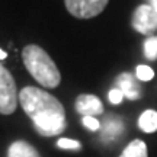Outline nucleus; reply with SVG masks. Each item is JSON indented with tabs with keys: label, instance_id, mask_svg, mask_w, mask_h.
<instances>
[{
	"label": "nucleus",
	"instance_id": "obj_19",
	"mask_svg": "<svg viewBox=\"0 0 157 157\" xmlns=\"http://www.w3.org/2000/svg\"><path fill=\"white\" fill-rule=\"evenodd\" d=\"M150 2V5H154V3H157V0H148Z\"/></svg>",
	"mask_w": 157,
	"mask_h": 157
},
{
	"label": "nucleus",
	"instance_id": "obj_8",
	"mask_svg": "<svg viewBox=\"0 0 157 157\" xmlns=\"http://www.w3.org/2000/svg\"><path fill=\"white\" fill-rule=\"evenodd\" d=\"M7 157H41L34 146L26 141H15L7 150Z\"/></svg>",
	"mask_w": 157,
	"mask_h": 157
},
{
	"label": "nucleus",
	"instance_id": "obj_5",
	"mask_svg": "<svg viewBox=\"0 0 157 157\" xmlns=\"http://www.w3.org/2000/svg\"><path fill=\"white\" fill-rule=\"evenodd\" d=\"M132 28L143 35H153L157 28V16L151 5H140L134 10Z\"/></svg>",
	"mask_w": 157,
	"mask_h": 157
},
{
	"label": "nucleus",
	"instance_id": "obj_18",
	"mask_svg": "<svg viewBox=\"0 0 157 157\" xmlns=\"http://www.w3.org/2000/svg\"><path fill=\"white\" fill-rule=\"evenodd\" d=\"M153 6V9H154V12H156V16H157V3H154V5H151Z\"/></svg>",
	"mask_w": 157,
	"mask_h": 157
},
{
	"label": "nucleus",
	"instance_id": "obj_15",
	"mask_svg": "<svg viewBox=\"0 0 157 157\" xmlns=\"http://www.w3.org/2000/svg\"><path fill=\"white\" fill-rule=\"evenodd\" d=\"M108 99H109V102H111V103L118 105V103H121V102H122L124 95H122V92L118 89V87H115V89L109 90V93H108Z\"/></svg>",
	"mask_w": 157,
	"mask_h": 157
},
{
	"label": "nucleus",
	"instance_id": "obj_3",
	"mask_svg": "<svg viewBox=\"0 0 157 157\" xmlns=\"http://www.w3.org/2000/svg\"><path fill=\"white\" fill-rule=\"evenodd\" d=\"M19 93L10 71L0 64V113L10 115L16 111Z\"/></svg>",
	"mask_w": 157,
	"mask_h": 157
},
{
	"label": "nucleus",
	"instance_id": "obj_2",
	"mask_svg": "<svg viewBox=\"0 0 157 157\" xmlns=\"http://www.w3.org/2000/svg\"><path fill=\"white\" fill-rule=\"evenodd\" d=\"M22 60L31 76L44 87L54 89L60 84L61 82L60 70L56 63L52 61V58L48 56V52L39 45H26L22 51Z\"/></svg>",
	"mask_w": 157,
	"mask_h": 157
},
{
	"label": "nucleus",
	"instance_id": "obj_12",
	"mask_svg": "<svg viewBox=\"0 0 157 157\" xmlns=\"http://www.w3.org/2000/svg\"><path fill=\"white\" fill-rule=\"evenodd\" d=\"M143 50H144V56L148 58L150 61L157 60V36H148L143 44Z\"/></svg>",
	"mask_w": 157,
	"mask_h": 157
},
{
	"label": "nucleus",
	"instance_id": "obj_9",
	"mask_svg": "<svg viewBox=\"0 0 157 157\" xmlns=\"http://www.w3.org/2000/svg\"><path fill=\"white\" fill-rule=\"evenodd\" d=\"M122 129H124L122 121L119 118H117V115H111L109 118L105 119L103 129H102V138L111 141L113 138H117L118 135L122 132Z\"/></svg>",
	"mask_w": 157,
	"mask_h": 157
},
{
	"label": "nucleus",
	"instance_id": "obj_14",
	"mask_svg": "<svg viewBox=\"0 0 157 157\" xmlns=\"http://www.w3.org/2000/svg\"><path fill=\"white\" fill-rule=\"evenodd\" d=\"M57 146L60 148H66V150H80L82 144L77 140H71V138H60L57 141Z\"/></svg>",
	"mask_w": 157,
	"mask_h": 157
},
{
	"label": "nucleus",
	"instance_id": "obj_6",
	"mask_svg": "<svg viewBox=\"0 0 157 157\" xmlns=\"http://www.w3.org/2000/svg\"><path fill=\"white\" fill-rule=\"evenodd\" d=\"M76 111H77L82 117H98L103 113V105H102L101 99L95 95H78L76 99Z\"/></svg>",
	"mask_w": 157,
	"mask_h": 157
},
{
	"label": "nucleus",
	"instance_id": "obj_7",
	"mask_svg": "<svg viewBox=\"0 0 157 157\" xmlns=\"http://www.w3.org/2000/svg\"><path fill=\"white\" fill-rule=\"evenodd\" d=\"M117 87L122 92L124 98L129 101H138L141 98V86L138 78L131 73H121L117 77Z\"/></svg>",
	"mask_w": 157,
	"mask_h": 157
},
{
	"label": "nucleus",
	"instance_id": "obj_17",
	"mask_svg": "<svg viewBox=\"0 0 157 157\" xmlns=\"http://www.w3.org/2000/svg\"><path fill=\"white\" fill-rule=\"evenodd\" d=\"M5 58H7V52L3 50H0V60H5Z\"/></svg>",
	"mask_w": 157,
	"mask_h": 157
},
{
	"label": "nucleus",
	"instance_id": "obj_13",
	"mask_svg": "<svg viewBox=\"0 0 157 157\" xmlns=\"http://www.w3.org/2000/svg\"><path fill=\"white\" fill-rule=\"evenodd\" d=\"M135 77L138 78V80H141V82H148V80H151L154 77V70L150 66L141 64L135 70Z\"/></svg>",
	"mask_w": 157,
	"mask_h": 157
},
{
	"label": "nucleus",
	"instance_id": "obj_4",
	"mask_svg": "<svg viewBox=\"0 0 157 157\" xmlns=\"http://www.w3.org/2000/svg\"><path fill=\"white\" fill-rule=\"evenodd\" d=\"M109 0H64L70 15L78 19H90L105 10Z\"/></svg>",
	"mask_w": 157,
	"mask_h": 157
},
{
	"label": "nucleus",
	"instance_id": "obj_11",
	"mask_svg": "<svg viewBox=\"0 0 157 157\" xmlns=\"http://www.w3.org/2000/svg\"><path fill=\"white\" fill-rule=\"evenodd\" d=\"M119 157H148L147 144L143 140H132L128 146L124 148Z\"/></svg>",
	"mask_w": 157,
	"mask_h": 157
},
{
	"label": "nucleus",
	"instance_id": "obj_10",
	"mask_svg": "<svg viewBox=\"0 0 157 157\" xmlns=\"http://www.w3.org/2000/svg\"><path fill=\"white\" fill-rule=\"evenodd\" d=\"M138 127L147 134H153L157 131V112L153 109H147L138 118Z\"/></svg>",
	"mask_w": 157,
	"mask_h": 157
},
{
	"label": "nucleus",
	"instance_id": "obj_16",
	"mask_svg": "<svg viewBox=\"0 0 157 157\" xmlns=\"http://www.w3.org/2000/svg\"><path fill=\"white\" fill-rule=\"evenodd\" d=\"M83 125L86 128H89L90 131H98V129L101 128L99 121L93 117H83Z\"/></svg>",
	"mask_w": 157,
	"mask_h": 157
},
{
	"label": "nucleus",
	"instance_id": "obj_1",
	"mask_svg": "<svg viewBox=\"0 0 157 157\" xmlns=\"http://www.w3.org/2000/svg\"><path fill=\"white\" fill-rule=\"evenodd\" d=\"M19 103L28 115L36 132L42 137H56L66 129V111L56 96L38 89L26 86L19 92Z\"/></svg>",
	"mask_w": 157,
	"mask_h": 157
}]
</instances>
